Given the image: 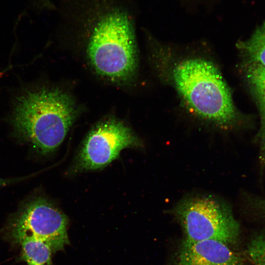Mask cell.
Returning <instances> with one entry per match:
<instances>
[{"instance_id":"10","label":"cell","mask_w":265,"mask_h":265,"mask_svg":"<svg viewBox=\"0 0 265 265\" xmlns=\"http://www.w3.org/2000/svg\"><path fill=\"white\" fill-rule=\"evenodd\" d=\"M247 251L252 265H265V231L259 232L252 237Z\"/></svg>"},{"instance_id":"9","label":"cell","mask_w":265,"mask_h":265,"mask_svg":"<svg viewBox=\"0 0 265 265\" xmlns=\"http://www.w3.org/2000/svg\"><path fill=\"white\" fill-rule=\"evenodd\" d=\"M20 244L22 258L29 265H51L53 251L45 242L30 238L24 240Z\"/></svg>"},{"instance_id":"8","label":"cell","mask_w":265,"mask_h":265,"mask_svg":"<svg viewBox=\"0 0 265 265\" xmlns=\"http://www.w3.org/2000/svg\"><path fill=\"white\" fill-rule=\"evenodd\" d=\"M237 45L243 53L246 61L256 62L265 67V22L249 38L238 42Z\"/></svg>"},{"instance_id":"1","label":"cell","mask_w":265,"mask_h":265,"mask_svg":"<svg viewBox=\"0 0 265 265\" xmlns=\"http://www.w3.org/2000/svg\"><path fill=\"white\" fill-rule=\"evenodd\" d=\"M69 96L55 89L29 88L15 98L10 122L16 134L46 154L62 142L76 117Z\"/></svg>"},{"instance_id":"2","label":"cell","mask_w":265,"mask_h":265,"mask_svg":"<svg viewBox=\"0 0 265 265\" xmlns=\"http://www.w3.org/2000/svg\"><path fill=\"white\" fill-rule=\"evenodd\" d=\"M171 78L180 96L200 118L226 129L242 123L228 86L211 61L183 59L174 66Z\"/></svg>"},{"instance_id":"5","label":"cell","mask_w":265,"mask_h":265,"mask_svg":"<svg viewBox=\"0 0 265 265\" xmlns=\"http://www.w3.org/2000/svg\"><path fill=\"white\" fill-rule=\"evenodd\" d=\"M141 143L122 122L105 120L87 134L78 156V167L81 170L103 168L115 159L123 149L140 146Z\"/></svg>"},{"instance_id":"3","label":"cell","mask_w":265,"mask_h":265,"mask_svg":"<svg viewBox=\"0 0 265 265\" xmlns=\"http://www.w3.org/2000/svg\"><path fill=\"white\" fill-rule=\"evenodd\" d=\"M171 211L180 223L186 239L215 240L228 246L238 239L240 227L231 206L214 196L187 195Z\"/></svg>"},{"instance_id":"4","label":"cell","mask_w":265,"mask_h":265,"mask_svg":"<svg viewBox=\"0 0 265 265\" xmlns=\"http://www.w3.org/2000/svg\"><path fill=\"white\" fill-rule=\"evenodd\" d=\"M67 216L51 203L41 197L26 203L7 226L6 234L12 242L20 244L26 239L48 244L53 252L69 244Z\"/></svg>"},{"instance_id":"12","label":"cell","mask_w":265,"mask_h":265,"mask_svg":"<svg viewBox=\"0 0 265 265\" xmlns=\"http://www.w3.org/2000/svg\"><path fill=\"white\" fill-rule=\"evenodd\" d=\"M11 182H12V180L0 178V188L11 183Z\"/></svg>"},{"instance_id":"7","label":"cell","mask_w":265,"mask_h":265,"mask_svg":"<svg viewBox=\"0 0 265 265\" xmlns=\"http://www.w3.org/2000/svg\"><path fill=\"white\" fill-rule=\"evenodd\" d=\"M245 80L258 106L261 125L255 141L259 148L261 171L265 169V67L254 62L246 61L244 67Z\"/></svg>"},{"instance_id":"11","label":"cell","mask_w":265,"mask_h":265,"mask_svg":"<svg viewBox=\"0 0 265 265\" xmlns=\"http://www.w3.org/2000/svg\"><path fill=\"white\" fill-rule=\"evenodd\" d=\"M248 205L265 220V198L250 196L247 198Z\"/></svg>"},{"instance_id":"6","label":"cell","mask_w":265,"mask_h":265,"mask_svg":"<svg viewBox=\"0 0 265 265\" xmlns=\"http://www.w3.org/2000/svg\"><path fill=\"white\" fill-rule=\"evenodd\" d=\"M176 265H245L243 258L221 241L186 239L178 250Z\"/></svg>"}]
</instances>
